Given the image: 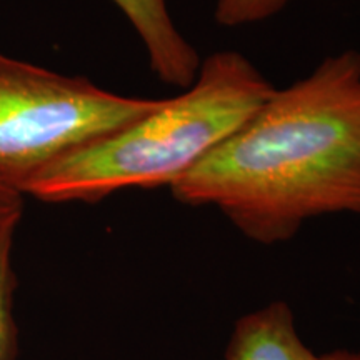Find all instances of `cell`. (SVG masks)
Listing matches in <instances>:
<instances>
[{"label": "cell", "instance_id": "cell-1", "mask_svg": "<svg viewBox=\"0 0 360 360\" xmlns=\"http://www.w3.org/2000/svg\"><path fill=\"white\" fill-rule=\"evenodd\" d=\"M186 205H214L262 244L310 217L360 214V53L345 51L277 90L231 137L170 186Z\"/></svg>", "mask_w": 360, "mask_h": 360}, {"label": "cell", "instance_id": "cell-2", "mask_svg": "<svg viewBox=\"0 0 360 360\" xmlns=\"http://www.w3.org/2000/svg\"><path fill=\"white\" fill-rule=\"evenodd\" d=\"M274 92L242 53L215 52L180 96L62 155L35 174L22 193L51 204H96L124 188L170 187L240 129Z\"/></svg>", "mask_w": 360, "mask_h": 360}, {"label": "cell", "instance_id": "cell-3", "mask_svg": "<svg viewBox=\"0 0 360 360\" xmlns=\"http://www.w3.org/2000/svg\"><path fill=\"white\" fill-rule=\"evenodd\" d=\"M160 101L117 96L0 53V182L22 187L75 148L155 110Z\"/></svg>", "mask_w": 360, "mask_h": 360}, {"label": "cell", "instance_id": "cell-4", "mask_svg": "<svg viewBox=\"0 0 360 360\" xmlns=\"http://www.w3.org/2000/svg\"><path fill=\"white\" fill-rule=\"evenodd\" d=\"M142 39L154 74L162 82L188 89L200 69L199 53L175 27L165 0H112Z\"/></svg>", "mask_w": 360, "mask_h": 360}, {"label": "cell", "instance_id": "cell-5", "mask_svg": "<svg viewBox=\"0 0 360 360\" xmlns=\"http://www.w3.org/2000/svg\"><path fill=\"white\" fill-rule=\"evenodd\" d=\"M227 360H322L297 335L290 309L272 304L240 319L227 349Z\"/></svg>", "mask_w": 360, "mask_h": 360}, {"label": "cell", "instance_id": "cell-6", "mask_svg": "<svg viewBox=\"0 0 360 360\" xmlns=\"http://www.w3.org/2000/svg\"><path fill=\"white\" fill-rule=\"evenodd\" d=\"M13 236L0 242V360L17 357V326L13 319V294L17 278L12 267Z\"/></svg>", "mask_w": 360, "mask_h": 360}, {"label": "cell", "instance_id": "cell-7", "mask_svg": "<svg viewBox=\"0 0 360 360\" xmlns=\"http://www.w3.org/2000/svg\"><path fill=\"white\" fill-rule=\"evenodd\" d=\"M289 0H217L215 20L224 27H238L262 22L276 15Z\"/></svg>", "mask_w": 360, "mask_h": 360}, {"label": "cell", "instance_id": "cell-8", "mask_svg": "<svg viewBox=\"0 0 360 360\" xmlns=\"http://www.w3.org/2000/svg\"><path fill=\"white\" fill-rule=\"evenodd\" d=\"M24 214V193L0 182V242L15 236Z\"/></svg>", "mask_w": 360, "mask_h": 360}, {"label": "cell", "instance_id": "cell-9", "mask_svg": "<svg viewBox=\"0 0 360 360\" xmlns=\"http://www.w3.org/2000/svg\"><path fill=\"white\" fill-rule=\"evenodd\" d=\"M322 360H360V352H345V350H337V352L323 355Z\"/></svg>", "mask_w": 360, "mask_h": 360}]
</instances>
